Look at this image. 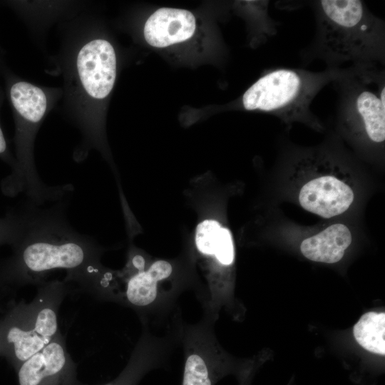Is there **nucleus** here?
Returning a JSON list of instances; mask_svg holds the SVG:
<instances>
[{"instance_id": "nucleus-1", "label": "nucleus", "mask_w": 385, "mask_h": 385, "mask_svg": "<svg viewBox=\"0 0 385 385\" xmlns=\"http://www.w3.org/2000/svg\"><path fill=\"white\" fill-rule=\"evenodd\" d=\"M65 199L48 206L28 200L16 208L19 228L11 255L0 262V290L38 286L59 270L66 272V283L78 285L105 268L103 249L66 220Z\"/></svg>"}, {"instance_id": "nucleus-2", "label": "nucleus", "mask_w": 385, "mask_h": 385, "mask_svg": "<svg viewBox=\"0 0 385 385\" xmlns=\"http://www.w3.org/2000/svg\"><path fill=\"white\" fill-rule=\"evenodd\" d=\"M313 11L315 33L299 52L303 66L314 61L327 68L374 63L385 65V22L360 0H317Z\"/></svg>"}, {"instance_id": "nucleus-3", "label": "nucleus", "mask_w": 385, "mask_h": 385, "mask_svg": "<svg viewBox=\"0 0 385 385\" xmlns=\"http://www.w3.org/2000/svg\"><path fill=\"white\" fill-rule=\"evenodd\" d=\"M337 123L356 149L378 154L385 141V71L377 63L351 64L334 81Z\"/></svg>"}, {"instance_id": "nucleus-4", "label": "nucleus", "mask_w": 385, "mask_h": 385, "mask_svg": "<svg viewBox=\"0 0 385 385\" xmlns=\"http://www.w3.org/2000/svg\"><path fill=\"white\" fill-rule=\"evenodd\" d=\"M345 68L312 71L302 68H272L266 71L242 95V107L272 114L290 127L304 124L317 131L323 123L311 109L318 93L342 76Z\"/></svg>"}, {"instance_id": "nucleus-5", "label": "nucleus", "mask_w": 385, "mask_h": 385, "mask_svg": "<svg viewBox=\"0 0 385 385\" xmlns=\"http://www.w3.org/2000/svg\"><path fill=\"white\" fill-rule=\"evenodd\" d=\"M68 292L63 280H47L31 302L12 304L0 318V356L16 370L60 332L58 313Z\"/></svg>"}, {"instance_id": "nucleus-6", "label": "nucleus", "mask_w": 385, "mask_h": 385, "mask_svg": "<svg viewBox=\"0 0 385 385\" xmlns=\"http://www.w3.org/2000/svg\"><path fill=\"white\" fill-rule=\"evenodd\" d=\"M312 175L304 180L297 192V200L305 210L323 218H332L347 211L355 193L338 156L326 148L300 150Z\"/></svg>"}, {"instance_id": "nucleus-7", "label": "nucleus", "mask_w": 385, "mask_h": 385, "mask_svg": "<svg viewBox=\"0 0 385 385\" xmlns=\"http://www.w3.org/2000/svg\"><path fill=\"white\" fill-rule=\"evenodd\" d=\"M213 324L204 318L193 324L181 322L180 342L184 351L182 385H215L227 371L213 333Z\"/></svg>"}, {"instance_id": "nucleus-8", "label": "nucleus", "mask_w": 385, "mask_h": 385, "mask_svg": "<svg viewBox=\"0 0 385 385\" xmlns=\"http://www.w3.org/2000/svg\"><path fill=\"white\" fill-rule=\"evenodd\" d=\"M76 364L59 332L16 369L19 385H74Z\"/></svg>"}, {"instance_id": "nucleus-9", "label": "nucleus", "mask_w": 385, "mask_h": 385, "mask_svg": "<svg viewBox=\"0 0 385 385\" xmlns=\"http://www.w3.org/2000/svg\"><path fill=\"white\" fill-rule=\"evenodd\" d=\"M180 319L173 318V326L163 337L153 335L146 324L122 374L106 385H137L150 371L165 364L174 346L180 342Z\"/></svg>"}, {"instance_id": "nucleus-10", "label": "nucleus", "mask_w": 385, "mask_h": 385, "mask_svg": "<svg viewBox=\"0 0 385 385\" xmlns=\"http://www.w3.org/2000/svg\"><path fill=\"white\" fill-rule=\"evenodd\" d=\"M76 66L85 91L96 99L108 96L116 77V56L112 45L104 39H94L78 51Z\"/></svg>"}, {"instance_id": "nucleus-11", "label": "nucleus", "mask_w": 385, "mask_h": 385, "mask_svg": "<svg viewBox=\"0 0 385 385\" xmlns=\"http://www.w3.org/2000/svg\"><path fill=\"white\" fill-rule=\"evenodd\" d=\"M195 29L196 19L190 11L160 8L147 19L143 32L148 44L165 48L190 39Z\"/></svg>"}, {"instance_id": "nucleus-12", "label": "nucleus", "mask_w": 385, "mask_h": 385, "mask_svg": "<svg viewBox=\"0 0 385 385\" xmlns=\"http://www.w3.org/2000/svg\"><path fill=\"white\" fill-rule=\"evenodd\" d=\"M351 242L350 229L344 224L334 223L302 240L300 250L309 260L332 264L342 260Z\"/></svg>"}, {"instance_id": "nucleus-13", "label": "nucleus", "mask_w": 385, "mask_h": 385, "mask_svg": "<svg viewBox=\"0 0 385 385\" xmlns=\"http://www.w3.org/2000/svg\"><path fill=\"white\" fill-rule=\"evenodd\" d=\"M356 341L364 349L385 354V314L370 312L363 314L353 329Z\"/></svg>"}, {"instance_id": "nucleus-14", "label": "nucleus", "mask_w": 385, "mask_h": 385, "mask_svg": "<svg viewBox=\"0 0 385 385\" xmlns=\"http://www.w3.org/2000/svg\"><path fill=\"white\" fill-rule=\"evenodd\" d=\"M221 227L218 221L208 219L201 221L197 225L195 245L202 257H207L214 255Z\"/></svg>"}, {"instance_id": "nucleus-15", "label": "nucleus", "mask_w": 385, "mask_h": 385, "mask_svg": "<svg viewBox=\"0 0 385 385\" xmlns=\"http://www.w3.org/2000/svg\"><path fill=\"white\" fill-rule=\"evenodd\" d=\"M205 258L212 259L214 262L223 267H230L233 264L235 260L234 242L231 232L227 227H221L214 255Z\"/></svg>"}, {"instance_id": "nucleus-16", "label": "nucleus", "mask_w": 385, "mask_h": 385, "mask_svg": "<svg viewBox=\"0 0 385 385\" xmlns=\"http://www.w3.org/2000/svg\"><path fill=\"white\" fill-rule=\"evenodd\" d=\"M19 228V217L16 208L9 210L4 217H0V246L11 245L15 240Z\"/></svg>"}, {"instance_id": "nucleus-17", "label": "nucleus", "mask_w": 385, "mask_h": 385, "mask_svg": "<svg viewBox=\"0 0 385 385\" xmlns=\"http://www.w3.org/2000/svg\"><path fill=\"white\" fill-rule=\"evenodd\" d=\"M0 158L7 163L11 168L15 165V159L11 155L8 144L0 125Z\"/></svg>"}]
</instances>
